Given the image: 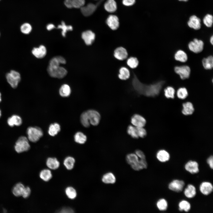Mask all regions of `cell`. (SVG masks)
Listing matches in <instances>:
<instances>
[{
	"label": "cell",
	"instance_id": "41",
	"mask_svg": "<svg viewBox=\"0 0 213 213\" xmlns=\"http://www.w3.org/2000/svg\"><path fill=\"white\" fill-rule=\"evenodd\" d=\"M188 95L187 90L185 87H180L177 91V95L179 99H183L186 98Z\"/></svg>",
	"mask_w": 213,
	"mask_h": 213
},
{
	"label": "cell",
	"instance_id": "1",
	"mask_svg": "<svg viewBox=\"0 0 213 213\" xmlns=\"http://www.w3.org/2000/svg\"><path fill=\"white\" fill-rule=\"evenodd\" d=\"M134 89L139 93L148 96H154L158 94L164 82L160 81L153 84L146 85L142 83L134 75L132 80Z\"/></svg>",
	"mask_w": 213,
	"mask_h": 213
},
{
	"label": "cell",
	"instance_id": "49",
	"mask_svg": "<svg viewBox=\"0 0 213 213\" xmlns=\"http://www.w3.org/2000/svg\"><path fill=\"white\" fill-rule=\"evenodd\" d=\"M31 191V190L29 187L28 186L25 187L22 196L24 198H28L30 194Z\"/></svg>",
	"mask_w": 213,
	"mask_h": 213
},
{
	"label": "cell",
	"instance_id": "18",
	"mask_svg": "<svg viewBox=\"0 0 213 213\" xmlns=\"http://www.w3.org/2000/svg\"><path fill=\"white\" fill-rule=\"evenodd\" d=\"M185 168L186 171L192 174L197 173L199 171L198 164L195 161H189L185 165Z\"/></svg>",
	"mask_w": 213,
	"mask_h": 213
},
{
	"label": "cell",
	"instance_id": "36",
	"mask_svg": "<svg viewBox=\"0 0 213 213\" xmlns=\"http://www.w3.org/2000/svg\"><path fill=\"white\" fill-rule=\"evenodd\" d=\"M71 90L70 86L66 84L62 85L59 89V93L63 97H67L70 94Z\"/></svg>",
	"mask_w": 213,
	"mask_h": 213
},
{
	"label": "cell",
	"instance_id": "35",
	"mask_svg": "<svg viewBox=\"0 0 213 213\" xmlns=\"http://www.w3.org/2000/svg\"><path fill=\"white\" fill-rule=\"evenodd\" d=\"M75 162V160L73 157L68 156L64 159L63 164L67 170H70L73 168Z\"/></svg>",
	"mask_w": 213,
	"mask_h": 213
},
{
	"label": "cell",
	"instance_id": "56",
	"mask_svg": "<svg viewBox=\"0 0 213 213\" xmlns=\"http://www.w3.org/2000/svg\"><path fill=\"white\" fill-rule=\"evenodd\" d=\"M180 1H185L186 2L188 1V0H178Z\"/></svg>",
	"mask_w": 213,
	"mask_h": 213
},
{
	"label": "cell",
	"instance_id": "10",
	"mask_svg": "<svg viewBox=\"0 0 213 213\" xmlns=\"http://www.w3.org/2000/svg\"><path fill=\"white\" fill-rule=\"evenodd\" d=\"M106 22L108 27L112 30H117L119 27V19L116 15H109L107 18Z\"/></svg>",
	"mask_w": 213,
	"mask_h": 213
},
{
	"label": "cell",
	"instance_id": "31",
	"mask_svg": "<svg viewBox=\"0 0 213 213\" xmlns=\"http://www.w3.org/2000/svg\"><path fill=\"white\" fill-rule=\"evenodd\" d=\"M75 141L80 144H84L86 141L87 138L86 135L81 132H78L74 135Z\"/></svg>",
	"mask_w": 213,
	"mask_h": 213
},
{
	"label": "cell",
	"instance_id": "17",
	"mask_svg": "<svg viewBox=\"0 0 213 213\" xmlns=\"http://www.w3.org/2000/svg\"><path fill=\"white\" fill-rule=\"evenodd\" d=\"M85 0H65L64 4L68 8H79L84 6Z\"/></svg>",
	"mask_w": 213,
	"mask_h": 213
},
{
	"label": "cell",
	"instance_id": "19",
	"mask_svg": "<svg viewBox=\"0 0 213 213\" xmlns=\"http://www.w3.org/2000/svg\"><path fill=\"white\" fill-rule=\"evenodd\" d=\"M199 190L202 194L205 195H208L212 192L213 186L211 183L208 182H204L200 184Z\"/></svg>",
	"mask_w": 213,
	"mask_h": 213
},
{
	"label": "cell",
	"instance_id": "4",
	"mask_svg": "<svg viewBox=\"0 0 213 213\" xmlns=\"http://www.w3.org/2000/svg\"><path fill=\"white\" fill-rule=\"evenodd\" d=\"M47 72L50 76L52 77L62 78L64 77L67 74V70L60 65H49Z\"/></svg>",
	"mask_w": 213,
	"mask_h": 213
},
{
	"label": "cell",
	"instance_id": "58",
	"mask_svg": "<svg viewBox=\"0 0 213 213\" xmlns=\"http://www.w3.org/2000/svg\"><path fill=\"white\" fill-rule=\"evenodd\" d=\"M1 110H0V117L1 116Z\"/></svg>",
	"mask_w": 213,
	"mask_h": 213
},
{
	"label": "cell",
	"instance_id": "38",
	"mask_svg": "<svg viewBox=\"0 0 213 213\" xmlns=\"http://www.w3.org/2000/svg\"><path fill=\"white\" fill-rule=\"evenodd\" d=\"M164 94L167 98L173 99L175 97V90L172 87L168 86L164 90Z\"/></svg>",
	"mask_w": 213,
	"mask_h": 213
},
{
	"label": "cell",
	"instance_id": "24",
	"mask_svg": "<svg viewBox=\"0 0 213 213\" xmlns=\"http://www.w3.org/2000/svg\"><path fill=\"white\" fill-rule=\"evenodd\" d=\"M202 66L206 70H210L213 67V57L210 55L204 58L202 60Z\"/></svg>",
	"mask_w": 213,
	"mask_h": 213
},
{
	"label": "cell",
	"instance_id": "5",
	"mask_svg": "<svg viewBox=\"0 0 213 213\" xmlns=\"http://www.w3.org/2000/svg\"><path fill=\"white\" fill-rule=\"evenodd\" d=\"M28 138L30 141L36 143L38 141L43 135L42 130L38 127H30L27 130Z\"/></svg>",
	"mask_w": 213,
	"mask_h": 213
},
{
	"label": "cell",
	"instance_id": "9",
	"mask_svg": "<svg viewBox=\"0 0 213 213\" xmlns=\"http://www.w3.org/2000/svg\"><path fill=\"white\" fill-rule=\"evenodd\" d=\"M104 0L100 1L99 3H98L96 4L90 3L86 6H85L84 5L80 8L81 13L85 16L91 15L95 11L98 5L101 2H102Z\"/></svg>",
	"mask_w": 213,
	"mask_h": 213
},
{
	"label": "cell",
	"instance_id": "42",
	"mask_svg": "<svg viewBox=\"0 0 213 213\" xmlns=\"http://www.w3.org/2000/svg\"><path fill=\"white\" fill-rule=\"evenodd\" d=\"M156 206L158 209L161 211L166 210L168 207L167 201L164 199H159L156 203Z\"/></svg>",
	"mask_w": 213,
	"mask_h": 213
},
{
	"label": "cell",
	"instance_id": "21",
	"mask_svg": "<svg viewBox=\"0 0 213 213\" xmlns=\"http://www.w3.org/2000/svg\"><path fill=\"white\" fill-rule=\"evenodd\" d=\"M104 7L107 12L113 13L117 9V4L114 0H107L104 4Z\"/></svg>",
	"mask_w": 213,
	"mask_h": 213
},
{
	"label": "cell",
	"instance_id": "40",
	"mask_svg": "<svg viewBox=\"0 0 213 213\" xmlns=\"http://www.w3.org/2000/svg\"><path fill=\"white\" fill-rule=\"evenodd\" d=\"M127 64L130 68L135 69L138 66L139 64V61L136 57H131L127 59Z\"/></svg>",
	"mask_w": 213,
	"mask_h": 213
},
{
	"label": "cell",
	"instance_id": "27",
	"mask_svg": "<svg viewBox=\"0 0 213 213\" xmlns=\"http://www.w3.org/2000/svg\"><path fill=\"white\" fill-rule=\"evenodd\" d=\"M61 130L60 126L59 124L55 122L51 124L49 126L48 133L49 135L54 136Z\"/></svg>",
	"mask_w": 213,
	"mask_h": 213
},
{
	"label": "cell",
	"instance_id": "25",
	"mask_svg": "<svg viewBox=\"0 0 213 213\" xmlns=\"http://www.w3.org/2000/svg\"><path fill=\"white\" fill-rule=\"evenodd\" d=\"M156 158L161 162H165L170 159L169 154L166 151L161 150L159 151L156 154Z\"/></svg>",
	"mask_w": 213,
	"mask_h": 213
},
{
	"label": "cell",
	"instance_id": "57",
	"mask_svg": "<svg viewBox=\"0 0 213 213\" xmlns=\"http://www.w3.org/2000/svg\"><path fill=\"white\" fill-rule=\"evenodd\" d=\"M1 93L0 92V102L1 101Z\"/></svg>",
	"mask_w": 213,
	"mask_h": 213
},
{
	"label": "cell",
	"instance_id": "51",
	"mask_svg": "<svg viewBox=\"0 0 213 213\" xmlns=\"http://www.w3.org/2000/svg\"><path fill=\"white\" fill-rule=\"evenodd\" d=\"M135 154L140 159H146V156L144 153L141 150H137L135 151Z\"/></svg>",
	"mask_w": 213,
	"mask_h": 213
},
{
	"label": "cell",
	"instance_id": "12",
	"mask_svg": "<svg viewBox=\"0 0 213 213\" xmlns=\"http://www.w3.org/2000/svg\"><path fill=\"white\" fill-rule=\"evenodd\" d=\"M184 185L185 183L183 181L175 180L169 183L168 188L172 191L179 192L182 191Z\"/></svg>",
	"mask_w": 213,
	"mask_h": 213
},
{
	"label": "cell",
	"instance_id": "53",
	"mask_svg": "<svg viewBox=\"0 0 213 213\" xmlns=\"http://www.w3.org/2000/svg\"><path fill=\"white\" fill-rule=\"evenodd\" d=\"M207 162L210 168L212 169L213 168V157L212 156H210L208 158Z\"/></svg>",
	"mask_w": 213,
	"mask_h": 213
},
{
	"label": "cell",
	"instance_id": "46",
	"mask_svg": "<svg viewBox=\"0 0 213 213\" xmlns=\"http://www.w3.org/2000/svg\"><path fill=\"white\" fill-rule=\"evenodd\" d=\"M127 132L128 134L134 138L137 139L139 137L137 134L136 127L135 126L129 125L127 128Z\"/></svg>",
	"mask_w": 213,
	"mask_h": 213
},
{
	"label": "cell",
	"instance_id": "48",
	"mask_svg": "<svg viewBox=\"0 0 213 213\" xmlns=\"http://www.w3.org/2000/svg\"><path fill=\"white\" fill-rule=\"evenodd\" d=\"M136 127L137 134L139 137L143 138L146 135L147 132L143 127Z\"/></svg>",
	"mask_w": 213,
	"mask_h": 213
},
{
	"label": "cell",
	"instance_id": "13",
	"mask_svg": "<svg viewBox=\"0 0 213 213\" xmlns=\"http://www.w3.org/2000/svg\"><path fill=\"white\" fill-rule=\"evenodd\" d=\"M82 38L87 45H91L95 38L94 33L91 30H87L83 32L82 34Z\"/></svg>",
	"mask_w": 213,
	"mask_h": 213
},
{
	"label": "cell",
	"instance_id": "43",
	"mask_svg": "<svg viewBox=\"0 0 213 213\" xmlns=\"http://www.w3.org/2000/svg\"><path fill=\"white\" fill-rule=\"evenodd\" d=\"M57 28L62 30V35L63 37L65 36V34L67 31L72 30V27L71 26L66 25L63 21L61 22V25H58Z\"/></svg>",
	"mask_w": 213,
	"mask_h": 213
},
{
	"label": "cell",
	"instance_id": "34",
	"mask_svg": "<svg viewBox=\"0 0 213 213\" xmlns=\"http://www.w3.org/2000/svg\"><path fill=\"white\" fill-rule=\"evenodd\" d=\"M102 180L103 182L107 184L114 183L116 180L114 175L111 172H108L104 175Z\"/></svg>",
	"mask_w": 213,
	"mask_h": 213
},
{
	"label": "cell",
	"instance_id": "8",
	"mask_svg": "<svg viewBox=\"0 0 213 213\" xmlns=\"http://www.w3.org/2000/svg\"><path fill=\"white\" fill-rule=\"evenodd\" d=\"M174 70L176 73L178 75L180 79L185 80L189 78L191 72L190 67L187 65L175 66Z\"/></svg>",
	"mask_w": 213,
	"mask_h": 213
},
{
	"label": "cell",
	"instance_id": "55",
	"mask_svg": "<svg viewBox=\"0 0 213 213\" xmlns=\"http://www.w3.org/2000/svg\"><path fill=\"white\" fill-rule=\"evenodd\" d=\"M209 41L211 44L212 45L213 44V36L212 35L210 37Z\"/></svg>",
	"mask_w": 213,
	"mask_h": 213
},
{
	"label": "cell",
	"instance_id": "26",
	"mask_svg": "<svg viewBox=\"0 0 213 213\" xmlns=\"http://www.w3.org/2000/svg\"><path fill=\"white\" fill-rule=\"evenodd\" d=\"M184 194L186 197L188 198L194 197L196 194V188L192 184H189L185 188Z\"/></svg>",
	"mask_w": 213,
	"mask_h": 213
},
{
	"label": "cell",
	"instance_id": "16",
	"mask_svg": "<svg viewBox=\"0 0 213 213\" xmlns=\"http://www.w3.org/2000/svg\"><path fill=\"white\" fill-rule=\"evenodd\" d=\"M46 48L43 45L40 46L38 47H34L31 51L32 54L38 59L44 57L46 54Z\"/></svg>",
	"mask_w": 213,
	"mask_h": 213
},
{
	"label": "cell",
	"instance_id": "28",
	"mask_svg": "<svg viewBox=\"0 0 213 213\" xmlns=\"http://www.w3.org/2000/svg\"><path fill=\"white\" fill-rule=\"evenodd\" d=\"M183 106L182 112L183 114L186 115H191L194 112V108L191 102H188L183 103Z\"/></svg>",
	"mask_w": 213,
	"mask_h": 213
},
{
	"label": "cell",
	"instance_id": "32",
	"mask_svg": "<svg viewBox=\"0 0 213 213\" xmlns=\"http://www.w3.org/2000/svg\"><path fill=\"white\" fill-rule=\"evenodd\" d=\"M40 178L45 181L49 180L52 178V175L51 170L49 169L42 170L39 174Z\"/></svg>",
	"mask_w": 213,
	"mask_h": 213
},
{
	"label": "cell",
	"instance_id": "39",
	"mask_svg": "<svg viewBox=\"0 0 213 213\" xmlns=\"http://www.w3.org/2000/svg\"><path fill=\"white\" fill-rule=\"evenodd\" d=\"M179 210L180 211H184L188 212L191 209V206L190 203L185 200H182L179 204Z\"/></svg>",
	"mask_w": 213,
	"mask_h": 213
},
{
	"label": "cell",
	"instance_id": "7",
	"mask_svg": "<svg viewBox=\"0 0 213 213\" xmlns=\"http://www.w3.org/2000/svg\"><path fill=\"white\" fill-rule=\"evenodd\" d=\"M204 43L201 40L195 38L188 43V47L191 52L198 54L201 52L204 49Z\"/></svg>",
	"mask_w": 213,
	"mask_h": 213
},
{
	"label": "cell",
	"instance_id": "30",
	"mask_svg": "<svg viewBox=\"0 0 213 213\" xmlns=\"http://www.w3.org/2000/svg\"><path fill=\"white\" fill-rule=\"evenodd\" d=\"M25 187L21 183L17 184L13 187L12 193L16 196L19 197L22 196Z\"/></svg>",
	"mask_w": 213,
	"mask_h": 213
},
{
	"label": "cell",
	"instance_id": "15",
	"mask_svg": "<svg viewBox=\"0 0 213 213\" xmlns=\"http://www.w3.org/2000/svg\"><path fill=\"white\" fill-rule=\"evenodd\" d=\"M128 55L127 50L122 47H118L114 51V57L116 59L120 60H125L127 58Z\"/></svg>",
	"mask_w": 213,
	"mask_h": 213
},
{
	"label": "cell",
	"instance_id": "23",
	"mask_svg": "<svg viewBox=\"0 0 213 213\" xmlns=\"http://www.w3.org/2000/svg\"><path fill=\"white\" fill-rule=\"evenodd\" d=\"M7 122L8 125L11 127L14 125L19 126L22 123V120L19 116L14 115L8 118Z\"/></svg>",
	"mask_w": 213,
	"mask_h": 213
},
{
	"label": "cell",
	"instance_id": "20",
	"mask_svg": "<svg viewBox=\"0 0 213 213\" xmlns=\"http://www.w3.org/2000/svg\"><path fill=\"white\" fill-rule=\"evenodd\" d=\"M174 58L176 61L182 63L186 62L188 59L187 54L184 51L181 49L178 50L175 52Z\"/></svg>",
	"mask_w": 213,
	"mask_h": 213
},
{
	"label": "cell",
	"instance_id": "47",
	"mask_svg": "<svg viewBox=\"0 0 213 213\" xmlns=\"http://www.w3.org/2000/svg\"><path fill=\"white\" fill-rule=\"evenodd\" d=\"M126 159L128 163L130 165L136 163L139 160L137 155L135 154L132 153L127 155Z\"/></svg>",
	"mask_w": 213,
	"mask_h": 213
},
{
	"label": "cell",
	"instance_id": "50",
	"mask_svg": "<svg viewBox=\"0 0 213 213\" xmlns=\"http://www.w3.org/2000/svg\"><path fill=\"white\" fill-rule=\"evenodd\" d=\"M135 2V0H122L123 5L126 6H130L134 5Z\"/></svg>",
	"mask_w": 213,
	"mask_h": 213
},
{
	"label": "cell",
	"instance_id": "45",
	"mask_svg": "<svg viewBox=\"0 0 213 213\" xmlns=\"http://www.w3.org/2000/svg\"><path fill=\"white\" fill-rule=\"evenodd\" d=\"M20 30L22 33L27 35L29 34L31 32L32 27L30 24L25 23L21 25L20 28Z\"/></svg>",
	"mask_w": 213,
	"mask_h": 213
},
{
	"label": "cell",
	"instance_id": "52",
	"mask_svg": "<svg viewBox=\"0 0 213 213\" xmlns=\"http://www.w3.org/2000/svg\"><path fill=\"white\" fill-rule=\"evenodd\" d=\"M74 212V211L72 209L68 207L64 208L62 209L59 212L60 213H71Z\"/></svg>",
	"mask_w": 213,
	"mask_h": 213
},
{
	"label": "cell",
	"instance_id": "37",
	"mask_svg": "<svg viewBox=\"0 0 213 213\" xmlns=\"http://www.w3.org/2000/svg\"><path fill=\"white\" fill-rule=\"evenodd\" d=\"M65 193L67 197L70 199H74L77 196L76 190L72 187L69 186L66 188L65 190Z\"/></svg>",
	"mask_w": 213,
	"mask_h": 213
},
{
	"label": "cell",
	"instance_id": "33",
	"mask_svg": "<svg viewBox=\"0 0 213 213\" xmlns=\"http://www.w3.org/2000/svg\"><path fill=\"white\" fill-rule=\"evenodd\" d=\"M118 77L121 80H125L128 79L130 73L129 70L126 67H122L119 70Z\"/></svg>",
	"mask_w": 213,
	"mask_h": 213
},
{
	"label": "cell",
	"instance_id": "59",
	"mask_svg": "<svg viewBox=\"0 0 213 213\" xmlns=\"http://www.w3.org/2000/svg\"></svg>",
	"mask_w": 213,
	"mask_h": 213
},
{
	"label": "cell",
	"instance_id": "44",
	"mask_svg": "<svg viewBox=\"0 0 213 213\" xmlns=\"http://www.w3.org/2000/svg\"><path fill=\"white\" fill-rule=\"evenodd\" d=\"M204 24L207 27L210 28L212 26L213 22V18L212 15L207 14L204 17L203 19Z\"/></svg>",
	"mask_w": 213,
	"mask_h": 213
},
{
	"label": "cell",
	"instance_id": "3",
	"mask_svg": "<svg viewBox=\"0 0 213 213\" xmlns=\"http://www.w3.org/2000/svg\"><path fill=\"white\" fill-rule=\"evenodd\" d=\"M6 78L7 82L14 89L16 88L21 80V75L19 72L11 70L6 75Z\"/></svg>",
	"mask_w": 213,
	"mask_h": 213
},
{
	"label": "cell",
	"instance_id": "22",
	"mask_svg": "<svg viewBox=\"0 0 213 213\" xmlns=\"http://www.w3.org/2000/svg\"><path fill=\"white\" fill-rule=\"evenodd\" d=\"M47 166L50 169L55 170L58 169L60 165V163L57 159L55 157H49L46 162Z\"/></svg>",
	"mask_w": 213,
	"mask_h": 213
},
{
	"label": "cell",
	"instance_id": "29",
	"mask_svg": "<svg viewBox=\"0 0 213 213\" xmlns=\"http://www.w3.org/2000/svg\"><path fill=\"white\" fill-rule=\"evenodd\" d=\"M131 165L134 170H139L143 169L146 168L147 167V164L146 159H140L137 162Z\"/></svg>",
	"mask_w": 213,
	"mask_h": 213
},
{
	"label": "cell",
	"instance_id": "2",
	"mask_svg": "<svg viewBox=\"0 0 213 213\" xmlns=\"http://www.w3.org/2000/svg\"><path fill=\"white\" fill-rule=\"evenodd\" d=\"M101 118V115L98 111L90 109L82 113L80 121L84 127L88 128L91 125L94 126L97 125L99 123Z\"/></svg>",
	"mask_w": 213,
	"mask_h": 213
},
{
	"label": "cell",
	"instance_id": "60",
	"mask_svg": "<svg viewBox=\"0 0 213 213\" xmlns=\"http://www.w3.org/2000/svg\"></svg>",
	"mask_w": 213,
	"mask_h": 213
},
{
	"label": "cell",
	"instance_id": "6",
	"mask_svg": "<svg viewBox=\"0 0 213 213\" xmlns=\"http://www.w3.org/2000/svg\"><path fill=\"white\" fill-rule=\"evenodd\" d=\"M30 146L28 138L21 136L19 138L14 146L15 151L18 153H21L28 151Z\"/></svg>",
	"mask_w": 213,
	"mask_h": 213
},
{
	"label": "cell",
	"instance_id": "54",
	"mask_svg": "<svg viewBox=\"0 0 213 213\" xmlns=\"http://www.w3.org/2000/svg\"><path fill=\"white\" fill-rule=\"evenodd\" d=\"M55 28V26L52 24H49L46 26V28L48 30H50Z\"/></svg>",
	"mask_w": 213,
	"mask_h": 213
},
{
	"label": "cell",
	"instance_id": "14",
	"mask_svg": "<svg viewBox=\"0 0 213 213\" xmlns=\"http://www.w3.org/2000/svg\"><path fill=\"white\" fill-rule=\"evenodd\" d=\"M188 26L195 30H199L201 28V20L200 18L195 15L191 16L187 22Z\"/></svg>",
	"mask_w": 213,
	"mask_h": 213
},
{
	"label": "cell",
	"instance_id": "11",
	"mask_svg": "<svg viewBox=\"0 0 213 213\" xmlns=\"http://www.w3.org/2000/svg\"><path fill=\"white\" fill-rule=\"evenodd\" d=\"M130 121L132 124L136 127H143L146 123V120L145 118L138 114H135L132 116Z\"/></svg>",
	"mask_w": 213,
	"mask_h": 213
}]
</instances>
